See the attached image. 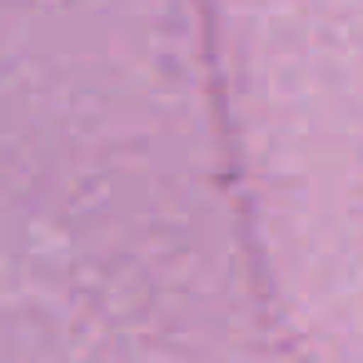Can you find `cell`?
<instances>
[]
</instances>
